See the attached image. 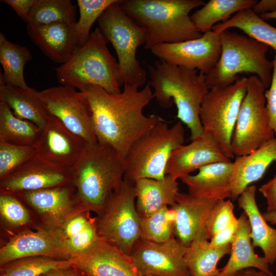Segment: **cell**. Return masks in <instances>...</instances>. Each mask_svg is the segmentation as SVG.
Returning <instances> with one entry per match:
<instances>
[{
  "mask_svg": "<svg viewBox=\"0 0 276 276\" xmlns=\"http://www.w3.org/2000/svg\"><path fill=\"white\" fill-rule=\"evenodd\" d=\"M124 84L122 91L110 94L89 85L81 92L89 106L94 132L98 143L114 149L124 159L134 144L160 121L159 116H146L144 108L153 98L149 83L141 90Z\"/></svg>",
  "mask_w": 276,
  "mask_h": 276,
  "instance_id": "1",
  "label": "cell"
},
{
  "mask_svg": "<svg viewBox=\"0 0 276 276\" xmlns=\"http://www.w3.org/2000/svg\"><path fill=\"white\" fill-rule=\"evenodd\" d=\"M148 68L149 84L154 89L153 97L160 106L169 108L175 104L176 117L189 129L191 141L203 135L199 110L209 90L205 74L160 60Z\"/></svg>",
  "mask_w": 276,
  "mask_h": 276,
  "instance_id": "2",
  "label": "cell"
},
{
  "mask_svg": "<svg viewBox=\"0 0 276 276\" xmlns=\"http://www.w3.org/2000/svg\"><path fill=\"white\" fill-rule=\"evenodd\" d=\"M71 170L72 184L81 205L100 215L124 179V159L108 145L86 143Z\"/></svg>",
  "mask_w": 276,
  "mask_h": 276,
  "instance_id": "3",
  "label": "cell"
},
{
  "mask_svg": "<svg viewBox=\"0 0 276 276\" xmlns=\"http://www.w3.org/2000/svg\"><path fill=\"white\" fill-rule=\"evenodd\" d=\"M204 4L202 0H121L120 3L122 10L146 29V50L201 37L189 14Z\"/></svg>",
  "mask_w": 276,
  "mask_h": 276,
  "instance_id": "4",
  "label": "cell"
},
{
  "mask_svg": "<svg viewBox=\"0 0 276 276\" xmlns=\"http://www.w3.org/2000/svg\"><path fill=\"white\" fill-rule=\"evenodd\" d=\"M107 43L96 27L86 43L79 47L68 61L55 69L58 81L80 91L93 85L110 94L120 93V86L124 85L123 76Z\"/></svg>",
  "mask_w": 276,
  "mask_h": 276,
  "instance_id": "5",
  "label": "cell"
},
{
  "mask_svg": "<svg viewBox=\"0 0 276 276\" xmlns=\"http://www.w3.org/2000/svg\"><path fill=\"white\" fill-rule=\"evenodd\" d=\"M220 58L214 67L205 74L208 89L227 87L238 80V74L242 73L255 74L265 88H269L273 70L272 61L267 58L269 47L227 30L220 33Z\"/></svg>",
  "mask_w": 276,
  "mask_h": 276,
  "instance_id": "6",
  "label": "cell"
},
{
  "mask_svg": "<svg viewBox=\"0 0 276 276\" xmlns=\"http://www.w3.org/2000/svg\"><path fill=\"white\" fill-rule=\"evenodd\" d=\"M184 141L181 122L169 127L167 122L160 121L134 144L125 157L124 179L134 183L142 178H163L172 153Z\"/></svg>",
  "mask_w": 276,
  "mask_h": 276,
  "instance_id": "7",
  "label": "cell"
},
{
  "mask_svg": "<svg viewBox=\"0 0 276 276\" xmlns=\"http://www.w3.org/2000/svg\"><path fill=\"white\" fill-rule=\"evenodd\" d=\"M121 0L110 5L97 20L98 28L113 47L124 84L141 87L147 73L136 57L138 48L145 45L146 29L136 24L121 8Z\"/></svg>",
  "mask_w": 276,
  "mask_h": 276,
  "instance_id": "8",
  "label": "cell"
},
{
  "mask_svg": "<svg viewBox=\"0 0 276 276\" xmlns=\"http://www.w3.org/2000/svg\"><path fill=\"white\" fill-rule=\"evenodd\" d=\"M247 85V78L242 77L227 87L209 89L199 110L204 133L230 159L235 157L231 149L232 136Z\"/></svg>",
  "mask_w": 276,
  "mask_h": 276,
  "instance_id": "9",
  "label": "cell"
},
{
  "mask_svg": "<svg viewBox=\"0 0 276 276\" xmlns=\"http://www.w3.org/2000/svg\"><path fill=\"white\" fill-rule=\"evenodd\" d=\"M265 89L257 76L247 78L246 94L231 140L232 151L236 156L248 154L274 137L269 124Z\"/></svg>",
  "mask_w": 276,
  "mask_h": 276,
  "instance_id": "10",
  "label": "cell"
},
{
  "mask_svg": "<svg viewBox=\"0 0 276 276\" xmlns=\"http://www.w3.org/2000/svg\"><path fill=\"white\" fill-rule=\"evenodd\" d=\"M99 236L130 256L141 237V217L135 205L134 183L124 179L97 219Z\"/></svg>",
  "mask_w": 276,
  "mask_h": 276,
  "instance_id": "11",
  "label": "cell"
},
{
  "mask_svg": "<svg viewBox=\"0 0 276 276\" xmlns=\"http://www.w3.org/2000/svg\"><path fill=\"white\" fill-rule=\"evenodd\" d=\"M49 116L57 118L68 130L87 143L97 142L88 104L81 91L62 85L38 91Z\"/></svg>",
  "mask_w": 276,
  "mask_h": 276,
  "instance_id": "12",
  "label": "cell"
},
{
  "mask_svg": "<svg viewBox=\"0 0 276 276\" xmlns=\"http://www.w3.org/2000/svg\"><path fill=\"white\" fill-rule=\"evenodd\" d=\"M150 50L160 60L189 69H198L206 74L214 67L220 57V34L212 30L197 39L160 44Z\"/></svg>",
  "mask_w": 276,
  "mask_h": 276,
  "instance_id": "13",
  "label": "cell"
},
{
  "mask_svg": "<svg viewBox=\"0 0 276 276\" xmlns=\"http://www.w3.org/2000/svg\"><path fill=\"white\" fill-rule=\"evenodd\" d=\"M186 249L176 237L162 243L141 237L130 256L140 276H190L184 260Z\"/></svg>",
  "mask_w": 276,
  "mask_h": 276,
  "instance_id": "14",
  "label": "cell"
},
{
  "mask_svg": "<svg viewBox=\"0 0 276 276\" xmlns=\"http://www.w3.org/2000/svg\"><path fill=\"white\" fill-rule=\"evenodd\" d=\"M72 183L71 169L49 164L37 155L1 179V193L15 194Z\"/></svg>",
  "mask_w": 276,
  "mask_h": 276,
  "instance_id": "15",
  "label": "cell"
},
{
  "mask_svg": "<svg viewBox=\"0 0 276 276\" xmlns=\"http://www.w3.org/2000/svg\"><path fill=\"white\" fill-rule=\"evenodd\" d=\"M12 195L38 211L43 216L47 227L54 229H60L70 218L79 213L75 211L85 210L72 183Z\"/></svg>",
  "mask_w": 276,
  "mask_h": 276,
  "instance_id": "16",
  "label": "cell"
},
{
  "mask_svg": "<svg viewBox=\"0 0 276 276\" xmlns=\"http://www.w3.org/2000/svg\"><path fill=\"white\" fill-rule=\"evenodd\" d=\"M37 256L71 259L59 230L47 227L17 234L1 248L0 265L22 258Z\"/></svg>",
  "mask_w": 276,
  "mask_h": 276,
  "instance_id": "17",
  "label": "cell"
},
{
  "mask_svg": "<svg viewBox=\"0 0 276 276\" xmlns=\"http://www.w3.org/2000/svg\"><path fill=\"white\" fill-rule=\"evenodd\" d=\"M69 260L86 276H140L130 256L100 236L86 251Z\"/></svg>",
  "mask_w": 276,
  "mask_h": 276,
  "instance_id": "18",
  "label": "cell"
},
{
  "mask_svg": "<svg viewBox=\"0 0 276 276\" xmlns=\"http://www.w3.org/2000/svg\"><path fill=\"white\" fill-rule=\"evenodd\" d=\"M86 142L68 130L57 118L49 116L35 146L36 155L59 167L71 169L80 157Z\"/></svg>",
  "mask_w": 276,
  "mask_h": 276,
  "instance_id": "19",
  "label": "cell"
},
{
  "mask_svg": "<svg viewBox=\"0 0 276 276\" xmlns=\"http://www.w3.org/2000/svg\"><path fill=\"white\" fill-rule=\"evenodd\" d=\"M219 200L178 192L170 207L174 215L175 237L186 247L195 239L206 236V221Z\"/></svg>",
  "mask_w": 276,
  "mask_h": 276,
  "instance_id": "20",
  "label": "cell"
},
{
  "mask_svg": "<svg viewBox=\"0 0 276 276\" xmlns=\"http://www.w3.org/2000/svg\"><path fill=\"white\" fill-rule=\"evenodd\" d=\"M191 142L188 145L180 146L173 152L166 167V175L177 180L205 165L231 161L207 134L204 133Z\"/></svg>",
  "mask_w": 276,
  "mask_h": 276,
  "instance_id": "21",
  "label": "cell"
},
{
  "mask_svg": "<svg viewBox=\"0 0 276 276\" xmlns=\"http://www.w3.org/2000/svg\"><path fill=\"white\" fill-rule=\"evenodd\" d=\"M75 24L27 25V32L30 39L47 57L62 64L70 59L79 47Z\"/></svg>",
  "mask_w": 276,
  "mask_h": 276,
  "instance_id": "22",
  "label": "cell"
},
{
  "mask_svg": "<svg viewBox=\"0 0 276 276\" xmlns=\"http://www.w3.org/2000/svg\"><path fill=\"white\" fill-rule=\"evenodd\" d=\"M274 162H276V137L248 154L237 156L233 162L230 199L237 200L247 187L263 177Z\"/></svg>",
  "mask_w": 276,
  "mask_h": 276,
  "instance_id": "23",
  "label": "cell"
},
{
  "mask_svg": "<svg viewBox=\"0 0 276 276\" xmlns=\"http://www.w3.org/2000/svg\"><path fill=\"white\" fill-rule=\"evenodd\" d=\"M233 162H217L198 169L195 175L180 179L188 187L189 193L217 200L230 199Z\"/></svg>",
  "mask_w": 276,
  "mask_h": 276,
  "instance_id": "24",
  "label": "cell"
},
{
  "mask_svg": "<svg viewBox=\"0 0 276 276\" xmlns=\"http://www.w3.org/2000/svg\"><path fill=\"white\" fill-rule=\"evenodd\" d=\"M251 229L247 215L242 213L238 218V226L231 243L230 257L217 276H234L246 268H256L271 276L266 259L257 255L251 242Z\"/></svg>",
  "mask_w": 276,
  "mask_h": 276,
  "instance_id": "25",
  "label": "cell"
},
{
  "mask_svg": "<svg viewBox=\"0 0 276 276\" xmlns=\"http://www.w3.org/2000/svg\"><path fill=\"white\" fill-rule=\"evenodd\" d=\"M135 205L140 217L150 216L175 203L178 183L169 175L162 179L142 178L134 183Z\"/></svg>",
  "mask_w": 276,
  "mask_h": 276,
  "instance_id": "26",
  "label": "cell"
},
{
  "mask_svg": "<svg viewBox=\"0 0 276 276\" xmlns=\"http://www.w3.org/2000/svg\"><path fill=\"white\" fill-rule=\"evenodd\" d=\"M256 189L254 185L247 187L237 199L238 205L247 216L254 247H260L268 264H273L276 260V229L267 223L259 210Z\"/></svg>",
  "mask_w": 276,
  "mask_h": 276,
  "instance_id": "27",
  "label": "cell"
},
{
  "mask_svg": "<svg viewBox=\"0 0 276 276\" xmlns=\"http://www.w3.org/2000/svg\"><path fill=\"white\" fill-rule=\"evenodd\" d=\"M0 101L17 117L33 122L42 130L45 127L49 115L35 89L7 85L0 79Z\"/></svg>",
  "mask_w": 276,
  "mask_h": 276,
  "instance_id": "28",
  "label": "cell"
},
{
  "mask_svg": "<svg viewBox=\"0 0 276 276\" xmlns=\"http://www.w3.org/2000/svg\"><path fill=\"white\" fill-rule=\"evenodd\" d=\"M206 236L198 237L186 247L184 260L190 276H217L219 261L230 254L231 245L214 247Z\"/></svg>",
  "mask_w": 276,
  "mask_h": 276,
  "instance_id": "29",
  "label": "cell"
},
{
  "mask_svg": "<svg viewBox=\"0 0 276 276\" xmlns=\"http://www.w3.org/2000/svg\"><path fill=\"white\" fill-rule=\"evenodd\" d=\"M231 28L242 30L248 37L273 48L276 52V27L266 22L250 8L242 10L225 21L215 25L217 34Z\"/></svg>",
  "mask_w": 276,
  "mask_h": 276,
  "instance_id": "30",
  "label": "cell"
},
{
  "mask_svg": "<svg viewBox=\"0 0 276 276\" xmlns=\"http://www.w3.org/2000/svg\"><path fill=\"white\" fill-rule=\"evenodd\" d=\"M32 59L29 50L26 47L8 40L4 34L0 33V62L3 73L0 79L5 84L28 88L24 75V67Z\"/></svg>",
  "mask_w": 276,
  "mask_h": 276,
  "instance_id": "31",
  "label": "cell"
},
{
  "mask_svg": "<svg viewBox=\"0 0 276 276\" xmlns=\"http://www.w3.org/2000/svg\"><path fill=\"white\" fill-rule=\"evenodd\" d=\"M42 129L29 121L17 117L0 101V140L19 146H35Z\"/></svg>",
  "mask_w": 276,
  "mask_h": 276,
  "instance_id": "32",
  "label": "cell"
},
{
  "mask_svg": "<svg viewBox=\"0 0 276 276\" xmlns=\"http://www.w3.org/2000/svg\"><path fill=\"white\" fill-rule=\"evenodd\" d=\"M256 0H210L191 15L194 26L200 33L212 30L215 24L219 21L228 20L235 12L251 8Z\"/></svg>",
  "mask_w": 276,
  "mask_h": 276,
  "instance_id": "33",
  "label": "cell"
},
{
  "mask_svg": "<svg viewBox=\"0 0 276 276\" xmlns=\"http://www.w3.org/2000/svg\"><path fill=\"white\" fill-rule=\"evenodd\" d=\"M76 6L70 0H36L29 13L27 25H48L53 23L74 24Z\"/></svg>",
  "mask_w": 276,
  "mask_h": 276,
  "instance_id": "34",
  "label": "cell"
},
{
  "mask_svg": "<svg viewBox=\"0 0 276 276\" xmlns=\"http://www.w3.org/2000/svg\"><path fill=\"white\" fill-rule=\"evenodd\" d=\"M72 266L69 260L47 257L18 259L1 266L0 276H40L51 270Z\"/></svg>",
  "mask_w": 276,
  "mask_h": 276,
  "instance_id": "35",
  "label": "cell"
},
{
  "mask_svg": "<svg viewBox=\"0 0 276 276\" xmlns=\"http://www.w3.org/2000/svg\"><path fill=\"white\" fill-rule=\"evenodd\" d=\"M173 210L165 206L153 214L141 217V238L157 243L175 237Z\"/></svg>",
  "mask_w": 276,
  "mask_h": 276,
  "instance_id": "36",
  "label": "cell"
},
{
  "mask_svg": "<svg viewBox=\"0 0 276 276\" xmlns=\"http://www.w3.org/2000/svg\"><path fill=\"white\" fill-rule=\"evenodd\" d=\"M117 0H78L80 16L74 25L78 46L83 45L89 38L90 29L104 11Z\"/></svg>",
  "mask_w": 276,
  "mask_h": 276,
  "instance_id": "37",
  "label": "cell"
},
{
  "mask_svg": "<svg viewBox=\"0 0 276 276\" xmlns=\"http://www.w3.org/2000/svg\"><path fill=\"white\" fill-rule=\"evenodd\" d=\"M36 155L35 146L16 145L0 140V179Z\"/></svg>",
  "mask_w": 276,
  "mask_h": 276,
  "instance_id": "38",
  "label": "cell"
},
{
  "mask_svg": "<svg viewBox=\"0 0 276 276\" xmlns=\"http://www.w3.org/2000/svg\"><path fill=\"white\" fill-rule=\"evenodd\" d=\"M234 205L230 199L217 201L206 223V236L208 240L238 220V218L234 215Z\"/></svg>",
  "mask_w": 276,
  "mask_h": 276,
  "instance_id": "39",
  "label": "cell"
},
{
  "mask_svg": "<svg viewBox=\"0 0 276 276\" xmlns=\"http://www.w3.org/2000/svg\"><path fill=\"white\" fill-rule=\"evenodd\" d=\"M0 213L7 223L15 226H19L30 221L29 214L19 200L15 195L1 193Z\"/></svg>",
  "mask_w": 276,
  "mask_h": 276,
  "instance_id": "40",
  "label": "cell"
},
{
  "mask_svg": "<svg viewBox=\"0 0 276 276\" xmlns=\"http://www.w3.org/2000/svg\"><path fill=\"white\" fill-rule=\"evenodd\" d=\"M99 238L97 219H93L82 231L63 242L72 258L86 251Z\"/></svg>",
  "mask_w": 276,
  "mask_h": 276,
  "instance_id": "41",
  "label": "cell"
},
{
  "mask_svg": "<svg viewBox=\"0 0 276 276\" xmlns=\"http://www.w3.org/2000/svg\"><path fill=\"white\" fill-rule=\"evenodd\" d=\"M272 61L273 70L271 82L269 89L265 90L264 95L266 100L269 126L276 134V55Z\"/></svg>",
  "mask_w": 276,
  "mask_h": 276,
  "instance_id": "42",
  "label": "cell"
},
{
  "mask_svg": "<svg viewBox=\"0 0 276 276\" xmlns=\"http://www.w3.org/2000/svg\"><path fill=\"white\" fill-rule=\"evenodd\" d=\"M238 226V220L218 232L210 239V243L214 247H219L231 244Z\"/></svg>",
  "mask_w": 276,
  "mask_h": 276,
  "instance_id": "43",
  "label": "cell"
},
{
  "mask_svg": "<svg viewBox=\"0 0 276 276\" xmlns=\"http://www.w3.org/2000/svg\"><path fill=\"white\" fill-rule=\"evenodd\" d=\"M267 200V212H276V175L259 188Z\"/></svg>",
  "mask_w": 276,
  "mask_h": 276,
  "instance_id": "44",
  "label": "cell"
},
{
  "mask_svg": "<svg viewBox=\"0 0 276 276\" xmlns=\"http://www.w3.org/2000/svg\"><path fill=\"white\" fill-rule=\"evenodd\" d=\"M36 0H3L1 2L11 7L22 19L27 21L29 13Z\"/></svg>",
  "mask_w": 276,
  "mask_h": 276,
  "instance_id": "45",
  "label": "cell"
},
{
  "mask_svg": "<svg viewBox=\"0 0 276 276\" xmlns=\"http://www.w3.org/2000/svg\"><path fill=\"white\" fill-rule=\"evenodd\" d=\"M251 9L257 15L276 12V0H262L257 2Z\"/></svg>",
  "mask_w": 276,
  "mask_h": 276,
  "instance_id": "46",
  "label": "cell"
},
{
  "mask_svg": "<svg viewBox=\"0 0 276 276\" xmlns=\"http://www.w3.org/2000/svg\"><path fill=\"white\" fill-rule=\"evenodd\" d=\"M42 276H86L76 267L71 266L51 270Z\"/></svg>",
  "mask_w": 276,
  "mask_h": 276,
  "instance_id": "47",
  "label": "cell"
},
{
  "mask_svg": "<svg viewBox=\"0 0 276 276\" xmlns=\"http://www.w3.org/2000/svg\"><path fill=\"white\" fill-rule=\"evenodd\" d=\"M234 276H271L263 271L257 270L252 268L242 269L238 271Z\"/></svg>",
  "mask_w": 276,
  "mask_h": 276,
  "instance_id": "48",
  "label": "cell"
},
{
  "mask_svg": "<svg viewBox=\"0 0 276 276\" xmlns=\"http://www.w3.org/2000/svg\"><path fill=\"white\" fill-rule=\"evenodd\" d=\"M267 222L271 224H276V212H266L262 214Z\"/></svg>",
  "mask_w": 276,
  "mask_h": 276,
  "instance_id": "49",
  "label": "cell"
},
{
  "mask_svg": "<svg viewBox=\"0 0 276 276\" xmlns=\"http://www.w3.org/2000/svg\"><path fill=\"white\" fill-rule=\"evenodd\" d=\"M263 20H268L270 19H276V12L270 13H265L259 15Z\"/></svg>",
  "mask_w": 276,
  "mask_h": 276,
  "instance_id": "50",
  "label": "cell"
},
{
  "mask_svg": "<svg viewBox=\"0 0 276 276\" xmlns=\"http://www.w3.org/2000/svg\"><path fill=\"white\" fill-rule=\"evenodd\" d=\"M143 276H158V275H153V274H147Z\"/></svg>",
  "mask_w": 276,
  "mask_h": 276,
  "instance_id": "51",
  "label": "cell"
},
{
  "mask_svg": "<svg viewBox=\"0 0 276 276\" xmlns=\"http://www.w3.org/2000/svg\"><path fill=\"white\" fill-rule=\"evenodd\" d=\"M40 276H42V275H40Z\"/></svg>",
  "mask_w": 276,
  "mask_h": 276,
  "instance_id": "52",
  "label": "cell"
}]
</instances>
